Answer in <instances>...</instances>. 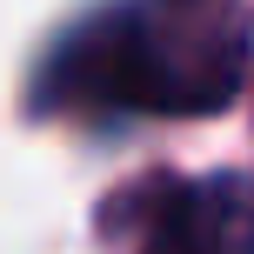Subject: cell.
<instances>
[{"mask_svg":"<svg viewBox=\"0 0 254 254\" xmlns=\"http://www.w3.org/2000/svg\"><path fill=\"white\" fill-rule=\"evenodd\" d=\"M248 80V13L234 0L107 7L47 61V107L107 114H214Z\"/></svg>","mask_w":254,"mask_h":254,"instance_id":"obj_1","label":"cell"},{"mask_svg":"<svg viewBox=\"0 0 254 254\" xmlns=\"http://www.w3.org/2000/svg\"><path fill=\"white\" fill-rule=\"evenodd\" d=\"M140 254H254V181L248 174L154 181L140 201Z\"/></svg>","mask_w":254,"mask_h":254,"instance_id":"obj_2","label":"cell"}]
</instances>
